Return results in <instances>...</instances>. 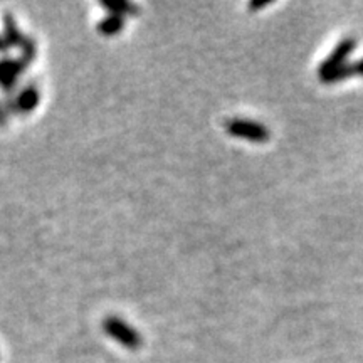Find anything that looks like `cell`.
I'll return each mask as SVG.
<instances>
[{
    "mask_svg": "<svg viewBox=\"0 0 363 363\" xmlns=\"http://www.w3.org/2000/svg\"><path fill=\"white\" fill-rule=\"evenodd\" d=\"M40 99V93L35 84H27L24 89L16 94V111L17 113H30L38 108Z\"/></svg>",
    "mask_w": 363,
    "mask_h": 363,
    "instance_id": "obj_5",
    "label": "cell"
},
{
    "mask_svg": "<svg viewBox=\"0 0 363 363\" xmlns=\"http://www.w3.org/2000/svg\"><path fill=\"white\" fill-rule=\"evenodd\" d=\"M271 4V0H252L249 4V11H259L262 7H267Z\"/></svg>",
    "mask_w": 363,
    "mask_h": 363,
    "instance_id": "obj_10",
    "label": "cell"
},
{
    "mask_svg": "<svg viewBox=\"0 0 363 363\" xmlns=\"http://www.w3.org/2000/svg\"><path fill=\"white\" fill-rule=\"evenodd\" d=\"M357 48V39L355 38H345L337 48L333 49V52L330 54L328 59L323 61L318 67V76H323L326 72L337 69V67L347 65V59L350 57V54L355 51Z\"/></svg>",
    "mask_w": 363,
    "mask_h": 363,
    "instance_id": "obj_3",
    "label": "cell"
},
{
    "mask_svg": "<svg viewBox=\"0 0 363 363\" xmlns=\"http://www.w3.org/2000/svg\"><path fill=\"white\" fill-rule=\"evenodd\" d=\"M7 120H9L7 111L4 110L2 103H0V126H6V125H7Z\"/></svg>",
    "mask_w": 363,
    "mask_h": 363,
    "instance_id": "obj_12",
    "label": "cell"
},
{
    "mask_svg": "<svg viewBox=\"0 0 363 363\" xmlns=\"http://www.w3.org/2000/svg\"><path fill=\"white\" fill-rule=\"evenodd\" d=\"M103 330L108 337H111L115 342L121 343L128 350H138L142 347L143 340L138 330L130 326L125 320L118 316H108L103 321Z\"/></svg>",
    "mask_w": 363,
    "mask_h": 363,
    "instance_id": "obj_1",
    "label": "cell"
},
{
    "mask_svg": "<svg viewBox=\"0 0 363 363\" xmlns=\"http://www.w3.org/2000/svg\"><path fill=\"white\" fill-rule=\"evenodd\" d=\"M26 69L27 67L22 65L19 59H11V57L0 59V88L6 91V93H12V91H16L17 79H19V76Z\"/></svg>",
    "mask_w": 363,
    "mask_h": 363,
    "instance_id": "obj_4",
    "label": "cell"
},
{
    "mask_svg": "<svg viewBox=\"0 0 363 363\" xmlns=\"http://www.w3.org/2000/svg\"><path fill=\"white\" fill-rule=\"evenodd\" d=\"M7 49H9V45L6 44V40H4V38H0V52H7Z\"/></svg>",
    "mask_w": 363,
    "mask_h": 363,
    "instance_id": "obj_13",
    "label": "cell"
},
{
    "mask_svg": "<svg viewBox=\"0 0 363 363\" xmlns=\"http://www.w3.org/2000/svg\"><path fill=\"white\" fill-rule=\"evenodd\" d=\"M101 6L106 9L108 12L115 13V16H138L140 9L135 4L128 2V0H103Z\"/></svg>",
    "mask_w": 363,
    "mask_h": 363,
    "instance_id": "obj_7",
    "label": "cell"
},
{
    "mask_svg": "<svg viewBox=\"0 0 363 363\" xmlns=\"http://www.w3.org/2000/svg\"><path fill=\"white\" fill-rule=\"evenodd\" d=\"M125 27V17L115 16V13H110V16L103 17L98 24V33L103 35H116L123 30Z\"/></svg>",
    "mask_w": 363,
    "mask_h": 363,
    "instance_id": "obj_8",
    "label": "cell"
},
{
    "mask_svg": "<svg viewBox=\"0 0 363 363\" xmlns=\"http://www.w3.org/2000/svg\"><path fill=\"white\" fill-rule=\"evenodd\" d=\"M24 38L26 35H22L12 13H6L4 16V40H6V44L9 48H21Z\"/></svg>",
    "mask_w": 363,
    "mask_h": 363,
    "instance_id": "obj_6",
    "label": "cell"
},
{
    "mask_svg": "<svg viewBox=\"0 0 363 363\" xmlns=\"http://www.w3.org/2000/svg\"><path fill=\"white\" fill-rule=\"evenodd\" d=\"M21 49H22V52H21L19 61L26 67H29L30 62L35 59V54H38V45H35V40L33 38H24V43H22Z\"/></svg>",
    "mask_w": 363,
    "mask_h": 363,
    "instance_id": "obj_9",
    "label": "cell"
},
{
    "mask_svg": "<svg viewBox=\"0 0 363 363\" xmlns=\"http://www.w3.org/2000/svg\"><path fill=\"white\" fill-rule=\"evenodd\" d=\"M352 71H353V76L357 74L363 76V59H360V61L357 62H352Z\"/></svg>",
    "mask_w": 363,
    "mask_h": 363,
    "instance_id": "obj_11",
    "label": "cell"
},
{
    "mask_svg": "<svg viewBox=\"0 0 363 363\" xmlns=\"http://www.w3.org/2000/svg\"><path fill=\"white\" fill-rule=\"evenodd\" d=\"M225 130L235 138L247 140L252 143H266L271 138V131L264 125L246 120V118H230L225 121Z\"/></svg>",
    "mask_w": 363,
    "mask_h": 363,
    "instance_id": "obj_2",
    "label": "cell"
}]
</instances>
